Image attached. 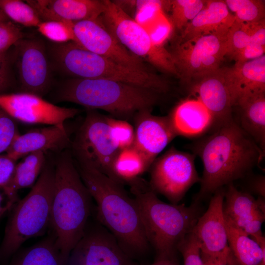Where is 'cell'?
I'll return each instance as SVG.
<instances>
[{
	"instance_id": "41",
	"label": "cell",
	"mask_w": 265,
	"mask_h": 265,
	"mask_svg": "<svg viewBox=\"0 0 265 265\" xmlns=\"http://www.w3.org/2000/svg\"><path fill=\"white\" fill-rule=\"evenodd\" d=\"M265 45L250 44L237 52L231 58L236 64L242 63L256 59L265 55Z\"/></svg>"
},
{
	"instance_id": "35",
	"label": "cell",
	"mask_w": 265,
	"mask_h": 265,
	"mask_svg": "<svg viewBox=\"0 0 265 265\" xmlns=\"http://www.w3.org/2000/svg\"><path fill=\"white\" fill-rule=\"evenodd\" d=\"M72 22L42 21L37 26L38 31L49 40L57 44L74 41Z\"/></svg>"
},
{
	"instance_id": "38",
	"label": "cell",
	"mask_w": 265,
	"mask_h": 265,
	"mask_svg": "<svg viewBox=\"0 0 265 265\" xmlns=\"http://www.w3.org/2000/svg\"><path fill=\"white\" fill-rule=\"evenodd\" d=\"M19 134L16 120L0 107V154Z\"/></svg>"
},
{
	"instance_id": "33",
	"label": "cell",
	"mask_w": 265,
	"mask_h": 265,
	"mask_svg": "<svg viewBox=\"0 0 265 265\" xmlns=\"http://www.w3.org/2000/svg\"><path fill=\"white\" fill-rule=\"evenodd\" d=\"M206 2L207 0H170V21L173 27L184 29L205 7Z\"/></svg>"
},
{
	"instance_id": "22",
	"label": "cell",
	"mask_w": 265,
	"mask_h": 265,
	"mask_svg": "<svg viewBox=\"0 0 265 265\" xmlns=\"http://www.w3.org/2000/svg\"><path fill=\"white\" fill-rule=\"evenodd\" d=\"M224 0H207L205 7L184 29L180 41L209 35H226L235 21Z\"/></svg>"
},
{
	"instance_id": "37",
	"label": "cell",
	"mask_w": 265,
	"mask_h": 265,
	"mask_svg": "<svg viewBox=\"0 0 265 265\" xmlns=\"http://www.w3.org/2000/svg\"><path fill=\"white\" fill-rule=\"evenodd\" d=\"M177 250L183 256L184 265H204L199 245L192 232L182 240Z\"/></svg>"
},
{
	"instance_id": "36",
	"label": "cell",
	"mask_w": 265,
	"mask_h": 265,
	"mask_svg": "<svg viewBox=\"0 0 265 265\" xmlns=\"http://www.w3.org/2000/svg\"><path fill=\"white\" fill-rule=\"evenodd\" d=\"M110 136L114 144L122 150L133 145L134 128L125 120L107 117Z\"/></svg>"
},
{
	"instance_id": "30",
	"label": "cell",
	"mask_w": 265,
	"mask_h": 265,
	"mask_svg": "<svg viewBox=\"0 0 265 265\" xmlns=\"http://www.w3.org/2000/svg\"><path fill=\"white\" fill-rule=\"evenodd\" d=\"M145 158L133 146L120 150L114 162V180L122 184H131L149 168Z\"/></svg>"
},
{
	"instance_id": "32",
	"label": "cell",
	"mask_w": 265,
	"mask_h": 265,
	"mask_svg": "<svg viewBox=\"0 0 265 265\" xmlns=\"http://www.w3.org/2000/svg\"><path fill=\"white\" fill-rule=\"evenodd\" d=\"M229 10L233 12L236 20L255 23L265 19V5L263 0H226Z\"/></svg>"
},
{
	"instance_id": "28",
	"label": "cell",
	"mask_w": 265,
	"mask_h": 265,
	"mask_svg": "<svg viewBox=\"0 0 265 265\" xmlns=\"http://www.w3.org/2000/svg\"><path fill=\"white\" fill-rule=\"evenodd\" d=\"M45 153L34 152L24 157L16 164L12 179L2 190L11 200H18V191L21 189L32 186L39 177L45 165Z\"/></svg>"
},
{
	"instance_id": "15",
	"label": "cell",
	"mask_w": 265,
	"mask_h": 265,
	"mask_svg": "<svg viewBox=\"0 0 265 265\" xmlns=\"http://www.w3.org/2000/svg\"><path fill=\"white\" fill-rule=\"evenodd\" d=\"M21 92L42 97L49 90L51 73L44 43L37 39H22L14 45Z\"/></svg>"
},
{
	"instance_id": "16",
	"label": "cell",
	"mask_w": 265,
	"mask_h": 265,
	"mask_svg": "<svg viewBox=\"0 0 265 265\" xmlns=\"http://www.w3.org/2000/svg\"><path fill=\"white\" fill-rule=\"evenodd\" d=\"M213 194L208 208L199 217L192 232L198 241L201 253L216 256L229 247L223 210L224 187L217 189Z\"/></svg>"
},
{
	"instance_id": "39",
	"label": "cell",
	"mask_w": 265,
	"mask_h": 265,
	"mask_svg": "<svg viewBox=\"0 0 265 265\" xmlns=\"http://www.w3.org/2000/svg\"><path fill=\"white\" fill-rule=\"evenodd\" d=\"M23 38L19 26L9 20L0 22V53L7 52L16 43Z\"/></svg>"
},
{
	"instance_id": "26",
	"label": "cell",
	"mask_w": 265,
	"mask_h": 265,
	"mask_svg": "<svg viewBox=\"0 0 265 265\" xmlns=\"http://www.w3.org/2000/svg\"><path fill=\"white\" fill-rule=\"evenodd\" d=\"M36 243L18 250L8 265H68L59 249L53 233Z\"/></svg>"
},
{
	"instance_id": "8",
	"label": "cell",
	"mask_w": 265,
	"mask_h": 265,
	"mask_svg": "<svg viewBox=\"0 0 265 265\" xmlns=\"http://www.w3.org/2000/svg\"><path fill=\"white\" fill-rule=\"evenodd\" d=\"M104 4L99 18L119 43L162 71L178 76L170 52L165 47L155 46L145 29L113 1L104 0Z\"/></svg>"
},
{
	"instance_id": "20",
	"label": "cell",
	"mask_w": 265,
	"mask_h": 265,
	"mask_svg": "<svg viewBox=\"0 0 265 265\" xmlns=\"http://www.w3.org/2000/svg\"><path fill=\"white\" fill-rule=\"evenodd\" d=\"M41 20L78 22L96 19L102 14L104 0H27Z\"/></svg>"
},
{
	"instance_id": "12",
	"label": "cell",
	"mask_w": 265,
	"mask_h": 265,
	"mask_svg": "<svg viewBox=\"0 0 265 265\" xmlns=\"http://www.w3.org/2000/svg\"><path fill=\"white\" fill-rule=\"evenodd\" d=\"M97 222L90 226L88 222L83 236L70 254L68 265H135L115 237Z\"/></svg>"
},
{
	"instance_id": "27",
	"label": "cell",
	"mask_w": 265,
	"mask_h": 265,
	"mask_svg": "<svg viewBox=\"0 0 265 265\" xmlns=\"http://www.w3.org/2000/svg\"><path fill=\"white\" fill-rule=\"evenodd\" d=\"M237 107L239 120L236 121L265 152V93L250 98Z\"/></svg>"
},
{
	"instance_id": "23",
	"label": "cell",
	"mask_w": 265,
	"mask_h": 265,
	"mask_svg": "<svg viewBox=\"0 0 265 265\" xmlns=\"http://www.w3.org/2000/svg\"><path fill=\"white\" fill-rule=\"evenodd\" d=\"M168 116L178 136H199L212 130L213 125L210 112L196 98L183 100Z\"/></svg>"
},
{
	"instance_id": "19",
	"label": "cell",
	"mask_w": 265,
	"mask_h": 265,
	"mask_svg": "<svg viewBox=\"0 0 265 265\" xmlns=\"http://www.w3.org/2000/svg\"><path fill=\"white\" fill-rule=\"evenodd\" d=\"M233 107L265 93V56L223 68Z\"/></svg>"
},
{
	"instance_id": "40",
	"label": "cell",
	"mask_w": 265,
	"mask_h": 265,
	"mask_svg": "<svg viewBox=\"0 0 265 265\" xmlns=\"http://www.w3.org/2000/svg\"><path fill=\"white\" fill-rule=\"evenodd\" d=\"M12 59V55L7 52L0 53V94L6 93L13 84Z\"/></svg>"
},
{
	"instance_id": "7",
	"label": "cell",
	"mask_w": 265,
	"mask_h": 265,
	"mask_svg": "<svg viewBox=\"0 0 265 265\" xmlns=\"http://www.w3.org/2000/svg\"><path fill=\"white\" fill-rule=\"evenodd\" d=\"M55 66L77 79H100L131 84L159 94L170 90L169 81L152 71L133 69L90 52L74 42L57 46L53 54Z\"/></svg>"
},
{
	"instance_id": "17",
	"label": "cell",
	"mask_w": 265,
	"mask_h": 265,
	"mask_svg": "<svg viewBox=\"0 0 265 265\" xmlns=\"http://www.w3.org/2000/svg\"><path fill=\"white\" fill-rule=\"evenodd\" d=\"M152 110H144L134 116L133 146L145 158L151 167L157 156L177 134L169 116L153 115Z\"/></svg>"
},
{
	"instance_id": "45",
	"label": "cell",
	"mask_w": 265,
	"mask_h": 265,
	"mask_svg": "<svg viewBox=\"0 0 265 265\" xmlns=\"http://www.w3.org/2000/svg\"><path fill=\"white\" fill-rule=\"evenodd\" d=\"M0 192V218L7 212H10L14 204L17 202H15L10 199H5L3 195Z\"/></svg>"
},
{
	"instance_id": "25",
	"label": "cell",
	"mask_w": 265,
	"mask_h": 265,
	"mask_svg": "<svg viewBox=\"0 0 265 265\" xmlns=\"http://www.w3.org/2000/svg\"><path fill=\"white\" fill-rule=\"evenodd\" d=\"M229 247L238 265H265V238H251L226 219Z\"/></svg>"
},
{
	"instance_id": "10",
	"label": "cell",
	"mask_w": 265,
	"mask_h": 265,
	"mask_svg": "<svg viewBox=\"0 0 265 265\" xmlns=\"http://www.w3.org/2000/svg\"><path fill=\"white\" fill-rule=\"evenodd\" d=\"M196 156L171 147L151 166L149 186L172 204H179L189 189L200 183L195 165Z\"/></svg>"
},
{
	"instance_id": "2",
	"label": "cell",
	"mask_w": 265,
	"mask_h": 265,
	"mask_svg": "<svg viewBox=\"0 0 265 265\" xmlns=\"http://www.w3.org/2000/svg\"><path fill=\"white\" fill-rule=\"evenodd\" d=\"M78 169L96 202L97 220L115 237L131 259L144 255L150 245L134 198L123 184L98 170L81 165Z\"/></svg>"
},
{
	"instance_id": "11",
	"label": "cell",
	"mask_w": 265,
	"mask_h": 265,
	"mask_svg": "<svg viewBox=\"0 0 265 265\" xmlns=\"http://www.w3.org/2000/svg\"><path fill=\"white\" fill-rule=\"evenodd\" d=\"M226 36L209 35L179 41L170 52L178 76L191 83L219 68L227 54Z\"/></svg>"
},
{
	"instance_id": "47",
	"label": "cell",
	"mask_w": 265,
	"mask_h": 265,
	"mask_svg": "<svg viewBox=\"0 0 265 265\" xmlns=\"http://www.w3.org/2000/svg\"><path fill=\"white\" fill-rule=\"evenodd\" d=\"M9 20V19L0 9V22L5 21Z\"/></svg>"
},
{
	"instance_id": "34",
	"label": "cell",
	"mask_w": 265,
	"mask_h": 265,
	"mask_svg": "<svg viewBox=\"0 0 265 265\" xmlns=\"http://www.w3.org/2000/svg\"><path fill=\"white\" fill-rule=\"evenodd\" d=\"M141 26L147 31L153 44L160 48L165 47V43L170 37L173 28L164 11L159 12Z\"/></svg>"
},
{
	"instance_id": "4",
	"label": "cell",
	"mask_w": 265,
	"mask_h": 265,
	"mask_svg": "<svg viewBox=\"0 0 265 265\" xmlns=\"http://www.w3.org/2000/svg\"><path fill=\"white\" fill-rule=\"evenodd\" d=\"M130 185L146 237L156 251V260L175 259L178 245L201 215L200 203L194 201L186 206L164 202L141 178Z\"/></svg>"
},
{
	"instance_id": "3",
	"label": "cell",
	"mask_w": 265,
	"mask_h": 265,
	"mask_svg": "<svg viewBox=\"0 0 265 265\" xmlns=\"http://www.w3.org/2000/svg\"><path fill=\"white\" fill-rule=\"evenodd\" d=\"M54 166L50 230L68 261L71 251L83 236L89 222L92 211V198L69 152L62 153Z\"/></svg>"
},
{
	"instance_id": "6",
	"label": "cell",
	"mask_w": 265,
	"mask_h": 265,
	"mask_svg": "<svg viewBox=\"0 0 265 265\" xmlns=\"http://www.w3.org/2000/svg\"><path fill=\"white\" fill-rule=\"evenodd\" d=\"M54 166L46 164L31 189L10 211L0 243V260L12 257L29 239L50 229Z\"/></svg>"
},
{
	"instance_id": "13",
	"label": "cell",
	"mask_w": 265,
	"mask_h": 265,
	"mask_svg": "<svg viewBox=\"0 0 265 265\" xmlns=\"http://www.w3.org/2000/svg\"><path fill=\"white\" fill-rule=\"evenodd\" d=\"M99 17L72 22L74 42L90 52L125 66L152 71L143 60L132 53L118 42Z\"/></svg>"
},
{
	"instance_id": "46",
	"label": "cell",
	"mask_w": 265,
	"mask_h": 265,
	"mask_svg": "<svg viewBox=\"0 0 265 265\" xmlns=\"http://www.w3.org/2000/svg\"><path fill=\"white\" fill-rule=\"evenodd\" d=\"M149 265H178L175 259H162L156 260L155 262Z\"/></svg>"
},
{
	"instance_id": "21",
	"label": "cell",
	"mask_w": 265,
	"mask_h": 265,
	"mask_svg": "<svg viewBox=\"0 0 265 265\" xmlns=\"http://www.w3.org/2000/svg\"><path fill=\"white\" fill-rule=\"evenodd\" d=\"M69 144V138L64 125H52L19 134L6 150V154L17 161L34 152H59Z\"/></svg>"
},
{
	"instance_id": "1",
	"label": "cell",
	"mask_w": 265,
	"mask_h": 265,
	"mask_svg": "<svg viewBox=\"0 0 265 265\" xmlns=\"http://www.w3.org/2000/svg\"><path fill=\"white\" fill-rule=\"evenodd\" d=\"M189 147L203 165L200 190L194 201L199 203L217 189L246 176L265 155L234 119Z\"/></svg>"
},
{
	"instance_id": "44",
	"label": "cell",
	"mask_w": 265,
	"mask_h": 265,
	"mask_svg": "<svg viewBox=\"0 0 265 265\" xmlns=\"http://www.w3.org/2000/svg\"><path fill=\"white\" fill-rule=\"evenodd\" d=\"M249 187L252 192L258 197L265 198V178L263 175L254 177L249 182Z\"/></svg>"
},
{
	"instance_id": "14",
	"label": "cell",
	"mask_w": 265,
	"mask_h": 265,
	"mask_svg": "<svg viewBox=\"0 0 265 265\" xmlns=\"http://www.w3.org/2000/svg\"><path fill=\"white\" fill-rule=\"evenodd\" d=\"M0 107L15 120L29 124L64 125L77 115L74 108L54 105L38 95L18 92L0 94Z\"/></svg>"
},
{
	"instance_id": "24",
	"label": "cell",
	"mask_w": 265,
	"mask_h": 265,
	"mask_svg": "<svg viewBox=\"0 0 265 265\" xmlns=\"http://www.w3.org/2000/svg\"><path fill=\"white\" fill-rule=\"evenodd\" d=\"M226 186L223 210L226 220L241 230L252 220L265 217V198L256 199L251 193L238 189L233 183Z\"/></svg>"
},
{
	"instance_id": "5",
	"label": "cell",
	"mask_w": 265,
	"mask_h": 265,
	"mask_svg": "<svg viewBox=\"0 0 265 265\" xmlns=\"http://www.w3.org/2000/svg\"><path fill=\"white\" fill-rule=\"evenodd\" d=\"M160 94L148 88L100 79L71 78L57 93L58 100L75 103L88 109H102L122 118L152 110Z\"/></svg>"
},
{
	"instance_id": "9",
	"label": "cell",
	"mask_w": 265,
	"mask_h": 265,
	"mask_svg": "<svg viewBox=\"0 0 265 265\" xmlns=\"http://www.w3.org/2000/svg\"><path fill=\"white\" fill-rule=\"evenodd\" d=\"M73 149L79 165L98 170L114 180L113 165L120 150L110 136L107 117L87 109Z\"/></svg>"
},
{
	"instance_id": "29",
	"label": "cell",
	"mask_w": 265,
	"mask_h": 265,
	"mask_svg": "<svg viewBox=\"0 0 265 265\" xmlns=\"http://www.w3.org/2000/svg\"><path fill=\"white\" fill-rule=\"evenodd\" d=\"M250 44L265 45V19L255 23H244L235 20L226 36V55L231 58Z\"/></svg>"
},
{
	"instance_id": "18",
	"label": "cell",
	"mask_w": 265,
	"mask_h": 265,
	"mask_svg": "<svg viewBox=\"0 0 265 265\" xmlns=\"http://www.w3.org/2000/svg\"><path fill=\"white\" fill-rule=\"evenodd\" d=\"M190 84L191 93L205 106L213 118L212 130L234 119L223 68L213 71Z\"/></svg>"
},
{
	"instance_id": "43",
	"label": "cell",
	"mask_w": 265,
	"mask_h": 265,
	"mask_svg": "<svg viewBox=\"0 0 265 265\" xmlns=\"http://www.w3.org/2000/svg\"><path fill=\"white\" fill-rule=\"evenodd\" d=\"M201 255L204 265H232L234 258L230 248L216 256Z\"/></svg>"
},
{
	"instance_id": "31",
	"label": "cell",
	"mask_w": 265,
	"mask_h": 265,
	"mask_svg": "<svg viewBox=\"0 0 265 265\" xmlns=\"http://www.w3.org/2000/svg\"><path fill=\"white\" fill-rule=\"evenodd\" d=\"M0 9L8 19L27 27H37L42 22L27 2L19 0H0Z\"/></svg>"
},
{
	"instance_id": "42",
	"label": "cell",
	"mask_w": 265,
	"mask_h": 265,
	"mask_svg": "<svg viewBox=\"0 0 265 265\" xmlns=\"http://www.w3.org/2000/svg\"><path fill=\"white\" fill-rule=\"evenodd\" d=\"M16 164V161L6 154H0V189L3 190L11 181Z\"/></svg>"
}]
</instances>
